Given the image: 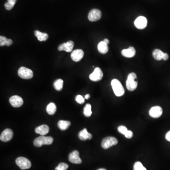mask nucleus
I'll return each instance as SVG.
<instances>
[{"mask_svg": "<svg viewBox=\"0 0 170 170\" xmlns=\"http://www.w3.org/2000/svg\"><path fill=\"white\" fill-rule=\"evenodd\" d=\"M137 75L135 73H130L129 74L126 81V88L128 90L133 91L137 89Z\"/></svg>", "mask_w": 170, "mask_h": 170, "instance_id": "obj_1", "label": "nucleus"}, {"mask_svg": "<svg viewBox=\"0 0 170 170\" xmlns=\"http://www.w3.org/2000/svg\"><path fill=\"white\" fill-rule=\"evenodd\" d=\"M112 89L117 97H121L124 94L125 90L121 83L117 79H113L111 82Z\"/></svg>", "mask_w": 170, "mask_h": 170, "instance_id": "obj_2", "label": "nucleus"}, {"mask_svg": "<svg viewBox=\"0 0 170 170\" xmlns=\"http://www.w3.org/2000/svg\"><path fill=\"white\" fill-rule=\"evenodd\" d=\"M54 139L51 137H46L41 136L37 137L34 141V144L37 147H41L43 145H49L53 143Z\"/></svg>", "mask_w": 170, "mask_h": 170, "instance_id": "obj_3", "label": "nucleus"}, {"mask_svg": "<svg viewBox=\"0 0 170 170\" xmlns=\"http://www.w3.org/2000/svg\"><path fill=\"white\" fill-rule=\"evenodd\" d=\"M118 142L117 139L113 137H107L103 138L102 142V147L103 149H108L110 147L116 145Z\"/></svg>", "mask_w": 170, "mask_h": 170, "instance_id": "obj_4", "label": "nucleus"}, {"mask_svg": "<svg viewBox=\"0 0 170 170\" xmlns=\"http://www.w3.org/2000/svg\"><path fill=\"white\" fill-rule=\"evenodd\" d=\"M16 163L21 170L29 169L31 166V163L28 159L24 157H19L16 160Z\"/></svg>", "mask_w": 170, "mask_h": 170, "instance_id": "obj_5", "label": "nucleus"}, {"mask_svg": "<svg viewBox=\"0 0 170 170\" xmlns=\"http://www.w3.org/2000/svg\"><path fill=\"white\" fill-rule=\"evenodd\" d=\"M18 75L20 78L26 80L32 79L34 75L32 70L25 67H21L19 69Z\"/></svg>", "mask_w": 170, "mask_h": 170, "instance_id": "obj_6", "label": "nucleus"}, {"mask_svg": "<svg viewBox=\"0 0 170 170\" xmlns=\"http://www.w3.org/2000/svg\"><path fill=\"white\" fill-rule=\"evenodd\" d=\"M101 11L98 9H93L89 12L88 15V19L89 21L94 22L99 20L101 18Z\"/></svg>", "mask_w": 170, "mask_h": 170, "instance_id": "obj_7", "label": "nucleus"}, {"mask_svg": "<svg viewBox=\"0 0 170 170\" xmlns=\"http://www.w3.org/2000/svg\"><path fill=\"white\" fill-rule=\"evenodd\" d=\"M103 77V73L99 67L95 68L93 72L89 75V79L93 81L97 82L101 81Z\"/></svg>", "mask_w": 170, "mask_h": 170, "instance_id": "obj_8", "label": "nucleus"}, {"mask_svg": "<svg viewBox=\"0 0 170 170\" xmlns=\"http://www.w3.org/2000/svg\"><path fill=\"white\" fill-rule=\"evenodd\" d=\"M147 20L146 17L139 16L134 21L135 26L139 29H143L147 26Z\"/></svg>", "mask_w": 170, "mask_h": 170, "instance_id": "obj_9", "label": "nucleus"}, {"mask_svg": "<svg viewBox=\"0 0 170 170\" xmlns=\"http://www.w3.org/2000/svg\"><path fill=\"white\" fill-rule=\"evenodd\" d=\"M13 136V133L12 130L10 129H7L2 133L0 136V139L3 142H6L10 141L12 139Z\"/></svg>", "mask_w": 170, "mask_h": 170, "instance_id": "obj_10", "label": "nucleus"}, {"mask_svg": "<svg viewBox=\"0 0 170 170\" xmlns=\"http://www.w3.org/2000/svg\"><path fill=\"white\" fill-rule=\"evenodd\" d=\"M69 161L75 164H81L82 160L80 157L79 151L75 150L71 153L69 156Z\"/></svg>", "mask_w": 170, "mask_h": 170, "instance_id": "obj_11", "label": "nucleus"}, {"mask_svg": "<svg viewBox=\"0 0 170 170\" xmlns=\"http://www.w3.org/2000/svg\"><path fill=\"white\" fill-rule=\"evenodd\" d=\"M11 105L14 107H20L23 104V100L20 96H13L9 99Z\"/></svg>", "mask_w": 170, "mask_h": 170, "instance_id": "obj_12", "label": "nucleus"}, {"mask_svg": "<svg viewBox=\"0 0 170 170\" xmlns=\"http://www.w3.org/2000/svg\"><path fill=\"white\" fill-rule=\"evenodd\" d=\"M149 113L151 117L158 118L162 115V108L159 106L153 107L149 111Z\"/></svg>", "mask_w": 170, "mask_h": 170, "instance_id": "obj_13", "label": "nucleus"}, {"mask_svg": "<svg viewBox=\"0 0 170 170\" xmlns=\"http://www.w3.org/2000/svg\"><path fill=\"white\" fill-rule=\"evenodd\" d=\"M74 46V43L73 41H69L66 43H63L61 44L58 47V50L60 51H65V52L70 53L71 52Z\"/></svg>", "mask_w": 170, "mask_h": 170, "instance_id": "obj_14", "label": "nucleus"}, {"mask_svg": "<svg viewBox=\"0 0 170 170\" xmlns=\"http://www.w3.org/2000/svg\"><path fill=\"white\" fill-rule=\"evenodd\" d=\"M83 51L81 49H77L74 50L71 54V58L73 61L78 62L81 60L84 56Z\"/></svg>", "mask_w": 170, "mask_h": 170, "instance_id": "obj_15", "label": "nucleus"}, {"mask_svg": "<svg viewBox=\"0 0 170 170\" xmlns=\"http://www.w3.org/2000/svg\"><path fill=\"white\" fill-rule=\"evenodd\" d=\"M121 54L127 58H132L135 55V49L133 47H129L128 49L122 50L121 51Z\"/></svg>", "mask_w": 170, "mask_h": 170, "instance_id": "obj_16", "label": "nucleus"}, {"mask_svg": "<svg viewBox=\"0 0 170 170\" xmlns=\"http://www.w3.org/2000/svg\"><path fill=\"white\" fill-rule=\"evenodd\" d=\"M49 131V128L46 125H42L35 129L36 133L40 134L41 136H45L48 134Z\"/></svg>", "mask_w": 170, "mask_h": 170, "instance_id": "obj_17", "label": "nucleus"}, {"mask_svg": "<svg viewBox=\"0 0 170 170\" xmlns=\"http://www.w3.org/2000/svg\"><path fill=\"white\" fill-rule=\"evenodd\" d=\"M78 136H79V138L83 141H85L87 139H91L92 138V135L91 134L88 132L86 128H84L82 130L80 131L79 132Z\"/></svg>", "mask_w": 170, "mask_h": 170, "instance_id": "obj_18", "label": "nucleus"}, {"mask_svg": "<svg viewBox=\"0 0 170 170\" xmlns=\"http://www.w3.org/2000/svg\"><path fill=\"white\" fill-rule=\"evenodd\" d=\"M99 52L102 54H106L108 52L109 48L108 45L103 41H101L99 43L98 46Z\"/></svg>", "mask_w": 170, "mask_h": 170, "instance_id": "obj_19", "label": "nucleus"}, {"mask_svg": "<svg viewBox=\"0 0 170 170\" xmlns=\"http://www.w3.org/2000/svg\"><path fill=\"white\" fill-rule=\"evenodd\" d=\"M35 35L37 37L38 40L41 42L46 41L48 38V34L46 33H42L38 30L35 31Z\"/></svg>", "mask_w": 170, "mask_h": 170, "instance_id": "obj_20", "label": "nucleus"}, {"mask_svg": "<svg viewBox=\"0 0 170 170\" xmlns=\"http://www.w3.org/2000/svg\"><path fill=\"white\" fill-rule=\"evenodd\" d=\"M71 126V122L68 120H61L58 122V126L61 130H66Z\"/></svg>", "mask_w": 170, "mask_h": 170, "instance_id": "obj_21", "label": "nucleus"}, {"mask_svg": "<svg viewBox=\"0 0 170 170\" xmlns=\"http://www.w3.org/2000/svg\"><path fill=\"white\" fill-rule=\"evenodd\" d=\"M164 53H163L161 50L158 49H156L153 52V56L155 60L157 61H160L162 60L163 58Z\"/></svg>", "mask_w": 170, "mask_h": 170, "instance_id": "obj_22", "label": "nucleus"}, {"mask_svg": "<svg viewBox=\"0 0 170 170\" xmlns=\"http://www.w3.org/2000/svg\"><path fill=\"white\" fill-rule=\"evenodd\" d=\"M56 111V107L54 103L51 102L47 106L46 111L50 115H54Z\"/></svg>", "mask_w": 170, "mask_h": 170, "instance_id": "obj_23", "label": "nucleus"}, {"mask_svg": "<svg viewBox=\"0 0 170 170\" xmlns=\"http://www.w3.org/2000/svg\"><path fill=\"white\" fill-rule=\"evenodd\" d=\"M63 81L62 79L57 80L56 81H55L54 83V88L58 91H60L63 89Z\"/></svg>", "mask_w": 170, "mask_h": 170, "instance_id": "obj_24", "label": "nucleus"}, {"mask_svg": "<svg viewBox=\"0 0 170 170\" xmlns=\"http://www.w3.org/2000/svg\"><path fill=\"white\" fill-rule=\"evenodd\" d=\"M91 106L89 103H88L84 108V115L86 117H89L92 115Z\"/></svg>", "mask_w": 170, "mask_h": 170, "instance_id": "obj_25", "label": "nucleus"}, {"mask_svg": "<svg viewBox=\"0 0 170 170\" xmlns=\"http://www.w3.org/2000/svg\"><path fill=\"white\" fill-rule=\"evenodd\" d=\"M133 170H147L140 162H137L134 164Z\"/></svg>", "mask_w": 170, "mask_h": 170, "instance_id": "obj_26", "label": "nucleus"}, {"mask_svg": "<svg viewBox=\"0 0 170 170\" xmlns=\"http://www.w3.org/2000/svg\"><path fill=\"white\" fill-rule=\"evenodd\" d=\"M69 167V165L64 163H59L58 166L56 167L55 170H66Z\"/></svg>", "mask_w": 170, "mask_h": 170, "instance_id": "obj_27", "label": "nucleus"}, {"mask_svg": "<svg viewBox=\"0 0 170 170\" xmlns=\"http://www.w3.org/2000/svg\"><path fill=\"white\" fill-rule=\"evenodd\" d=\"M118 130L119 132L120 133H121V134H123L124 135L127 132L128 129L125 126H124L121 125L118 127Z\"/></svg>", "mask_w": 170, "mask_h": 170, "instance_id": "obj_28", "label": "nucleus"}, {"mask_svg": "<svg viewBox=\"0 0 170 170\" xmlns=\"http://www.w3.org/2000/svg\"><path fill=\"white\" fill-rule=\"evenodd\" d=\"M75 100L76 102L78 103H80V104H83L85 102L84 98L81 95H78V96H76Z\"/></svg>", "mask_w": 170, "mask_h": 170, "instance_id": "obj_29", "label": "nucleus"}, {"mask_svg": "<svg viewBox=\"0 0 170 170\" xmlns=\"http://www.w3.org/2000/svg\"><path fill=\"white\" fill-rule=\"evenodd\" d=\"M7 38L3 36L0 37V46H3L6 45V41H7Z\"/></svg>", "mask_w": 170, "mask_h": 170, "instance_id": "obj_30", "label": "nucleus"}, {"mask_svg": "<svg viewBox=\"0 0 170 170\" xmlns=\"http://www.w3.org/2000/svg\"><path fill=\"white\" fill-rule=\"evenodd\" d=\"M14 6V5L11 4V3H9L8 2H6V3H5V4H4L5 8L7 10H11V9L13 8Z\"/></svg>", "mask_w": 170, "mask_h": 170, "instance_id": "obj_31", "label": "nucleus"}, {"mask_svg": "<svg viewBox=\"0 0 170 170\" xmlns=\"http://www.w3.org/2000/svg\"><path fill=\"white\" fill-rule=\"evenodd\" d=\"M133 135V132H132L131 130H128L127 132L124 135L125 137L126 138H129V139L132 138Z\"/></svg>", "mask_w": 170, "mask_h": 170, "instance_id": "obj_32", "label": "nucleus"}, {"mask_svg": "<svg viewBox=\"0 0 170 170\" xmlns=\"http://www.w3.org/2000/svg\"><path fill=\"white\" fill-rule=\"evenodd\" d=\"M13 43V41L11 39H7V41H6V45L5 46H11Z\"/></svg>", "mask_w": 170, "mask_h": 170, "instance_id": "obj_33", "label": "nucleus"}, {"mask_svg": "<svg viewBox=\"0 0 170 170\" xmlns=\"http://www.w3.org/2000/svg\"><path fill=\"white\" fill-rule=\"evenodd\" d=\"M165 138L167 141L170 142V131H168L166 133V135H165Z\"/></svg>", "mask_w": 170, "mask_h": 170, "instance_id": "obj_34", "label": "nucleus"}, {"mask_svg": "<svg viewBox=\"0 0 170 170\" xmlns=\"http://www.w3.org/2000/svg\"><path fill=\"white\" fill-rule=\"evenodd\" d=\"M168 58H169V55H168V54H166V53H164L163 59L164 60V61H166V60H168Z\"/></svg>", "mask_w": 170, "mask_h": 170, "instance_id": "obj_35", "label": "nucleus"}, {"mask_svg": "<svg viewBox=\"0 0 170 170\" xmlns=\"http://www.w3.org/2000/svg\"><path fill=\"white\" fill-rule=\"evenodd\" d=\"M7 2H9V3H11V4L14 5H15V3H16L17 0H7Z\"/></svg>", "mask_w": 170, "mask_h": 170, "instance_id": "obj_36", "label": "nucleus"}, {"mask_svg": "<svg viewBox=\"0 0 170 170\" xmlns=\"http://www.w3.org/2000/svg\"><path fill=\"white\" fill-rule=\"evenodd\" d=\"M103 41L107 45H108L109 44V40L108 39H107V38H106V39H104Z\"/></svg>", "mask_w": 170, "mask_h": 170, "instance_id": "obj_37", "label": "nucleus"}, {"mask_svg": "<svg viewBox=\"0 0 170 170\" xmlns=\"http://www.w3.org/2000/svg\"><path fill=\"white\" fill-rule=\"evenodd\" d=\"M90 97V94H86V96H85V98L86 99H89V98Z\"/></svg>", "mask_w": 170, "mask_h": 170, "instance_id": "obj_38", "label": "nucleus"}, {"mask_svg": "<svg viewBox=\"0 0 170 170\" xmlns=\"http://www.w3.org/2000/svg\"><path fill=\"white\" fill-rule=\"evenodd\" d=\"M107 170L106 169H105V168H100V169H98V170Z\"/></svg>", "mask_w": 170, "mask_h": 170, "instance_id": "obj_39", "label": "nucleus"}]
</instances>
